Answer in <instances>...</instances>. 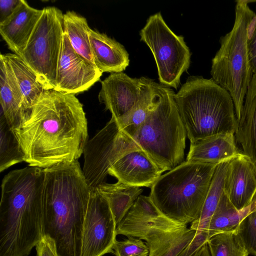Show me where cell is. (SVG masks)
<instances>
[{
  "instance_id": "cell-1",
  "label": "cell",
  "mask_w": 256,
  "mask_h": 256,
  "mask_svg": "<svg viewBox=\"0 0 256 256\" xmlns=\"http://www.w3.org/2000/svg\"><path fill=\"white\" fill-rule=\"evenodd\" d=\"M28 166L45 168L78 160L88 140L83 106L75 94L46 90L14 131Z\"/></svg>"
},
{
  "instance_id": "cell-2",
  "label": "cell",
  "mask_w": 256,
  "mask_h": 256,
  "mask_svg": "<svg viewBox=\"0 0 256 256\" xmlns=\"http://www.w3.org/2000/svg\"><path fill=\"white\" fill-rule=\"evenodd\" d=\"M43 237L54 244L58 256H81L82 237L90 194L78 162L44 168Z\"/></svg>"
},
{
  "instance_id": "cell-3",
  "label": "cell",
  "mask_w": 256,
  "mask_h": 256,
  "mask_svg": "<svg viewBox=\"0 0 256 256\" xmlns=\"http://www.w3.org/2000/svg\"><path fill=\"white\" fill-rule=\"evenodd\" d=\"M44 179V168L30 166L3 178L0 256H28L42 238Z\"/></svg>"
},
{
  "instance_id": "cell-4",
  "label": "cell",
  "mask_w": 256,
  "mask_h": 256,
  "mask_svg": "<svg viewBox=\"0 0 256 256\" xmlns=\"http://www.w3.org/2000/svg\"><path fill=\"white\" fill-rule=\"evenodd\" d=\"M174 100L190 142L236 132L238 122L232 98L212 78L189 77Z\"/></svg>"
},
{
  "instance_id": "cell-5",
  "label": "cell",
  "mask_w": 256,
  "mask_h": 256,
  "mask_svg": "<svg viewBox=\"0 0 256 256\" xmlns=\"http://www.w3.org/2000/svg\"><path fill=\"white\" fill-rule=\"evenodd\" d=\"M154 100L133 139L163 173L184 161L186 132L168 86L154 82Z\"/></svg>"
},
{
  "instance_id": "cell-6",
  "label": "cell",
  "mask_w": 256,
  "mask_h": 256,
  "mask_svg": "<svg viewBox=\"0 0 256 256\" xmlns=\"http://www.w3.org/2000/svg\"><path fill=\"white\" fill-rule=\"evenodd\" d=\"M217 164L184 161L162 174L150 197L166 216L187 225L199 217Z\"/></svg>"
},
{
  "instance_id": "cell-7",
  "label": "cell",
  "mask_w": 256,
  "mask_h": 256,
  "mask_svg": "<svg viewBox=\"0 0 256 256\" xmlns=\"http://www.w3.org/2000/svg\"><path fill=\"white\" fill-rule=\"evenodd\" d=\"M251 0H236L232 30L220 39V48L212 60V78L230 94L238 121L241 118L245 96L252 72L248 50V26L256 14Z\"/></svg>"
},
{
  "instance_id": "cell-8",
  "label": "cell",
  "mask_w": 256,
  "mask_h": 256,
  "mask_svg": "<svg viewBox=\"0 0 256 256\" xmlns=\"http://www.w3.org/2000/svg\"><path fill=\"white\" fill-rule=\"evenodd\" d=\"M63 14L55 6L42 8V13L19 56L36 74L46 90H54L61 52Z\"/></svg>"
},
{
  "instance_id": "cell-9",
  "label": "cell",
  "mask_w": 256,
  "mask_h": 256,
  "mask_svg": "<svg viewBox=\"0 0 256 256\" xmlns=\"http://www.w3.org/2000/svg\"><path fill=\"white\" fill-rule=\"evenodd\" d=\"M140 34L153 54L160 83L177 89L190 63L191 53L184 38L170 29L160 12L148 18Z\"/></svg>"
},
{
  "instance_id": "cell-10",
  "label": "cell",
  "mask_w": 256,
  "mask_h": 256,
  "mask_svg": "<svg viewBox=\"0 0 256 256\" xmlns=\"http://www.w3.org/2000/svg\"><path fill=\"white\" fill-rule=\"evenodd\" d=\"M136 150L142 149L112 118L102 129L87 141L84 148L82 170L90 190L104 182L110 169L120 158Z\"/></svg>"
},
{
  "instance_id": "cell-11",
  "label": "cell",
  "mask_w": 256,
  "mask_h": 256,
  "mask_svg": "<svg viewBox=\"0 0 256 256\" xmlns=\"http://www.w3.org/2000/svg\"><path fill=\"white\" fill-rule=\"evenodd\" d=\"M186 228L163 214L150 196L140 195L116 226V233L146 240L148 256H152Z\"/></svg>"
},
{
  "instance_id": "cell-12",
  "label": "cell",
  "mask_w": 256,
  "mask_h": 256,
  "mask_svg": "<svg viewBox=\"0 0 256 256\" xmlns=\"http://www.w3.org/2000/svg\"><path fill=\"white\" fill-rule=\"evenodd\" d=\"M116 224L106 199L90 191L84 222L81 256H103L113 251Z\"/></svg>"
},
{
  "instance_id": "cell-13",
  "label": "cell",
  "mask_w": 256,
  "mask_h": 256,
  "mask_svg": "<svg viewBox=\"0 0 256 256\" xmlns=\"http://www.w3.org/2000/svg\"><path fill=\"white\" fill-rule=\"evenodd\" d=\"M102 74L95 64L75 52L64 32L54 90L76 95L90 88Z\"/></svg>"
},
{
  "instance_id": "cell-14",
  "label": "cell",
  "mask_w": 256,
  "mask_h": 256,
  "mask_svg": "<svg viewBox=\"0 0 256 256\" xmlns=\"http://www.w3.org/2000/svg\"><path fill=\"white\" fill-rule=\"evenodd\" d=\"M147 78H132L121 72L112 73L101 82L100 102L119 120L126 116L139 100Z\"/></svg>"
},
{
  "instance_id": "cell-15",
  "label": "cell",
  "mask_w": 256,
  "mask_h": 256,
  "mask_svg": "<svg viewBox=\"0 0 256 256\" xmlns=\"http://www.w3.org/2000/svg\"><path fill=\"white\" fill-rule=\"evenodd\" d=\"M224 191L238 210L249 206L256 194V173L248 158L241 152L229 161Z\"/></svg>"
},
{
  "instance_id": "cell-16",
  "label": "cell",
  "mask_w": 256,
  "mask_h": 256,
  "mask_svg": "<svg viewBox=\"0 0 256 256\" xmlns=\"http://www.w3.org/2000/svg\"><path fill=\"white\" fill-rule=\"evenodd\" d=\"M162 173L142 150L127 153L108 171V174L116 178L118 181L140 188H151Z\"/></svg>"
},
{
  "instance_id": "cell-17",
  "label": "cell",
  "mask_w": 256,
  "mask_h": 256,
  "mask_svg": "<svg viewBox=\"0 0 256 256\" xmlns=\"http://www.w3.org/2000/svg\"><path fill=\"white\" fill-rule=\"evenodd\" d=\"M42 13V9L32 7L20 0L13 12L0 22V35L14 54H21Z\"/></svg>"
},
{
  "instance_id": "cell-18",
  "label": "cell",
  "mask_w": 256,
  "mask_h": 256,
  "mask_svg": "<svg viewBox=\"0 0 256 256\" xmlns=\"http://www.w3.org/2000/svg\"><path fill=\"white\" fill-rule=\"evenodd\" d=\"M88 34L94 62L98 70L112 74L126 69L129 56L122 44L96 30L90 28Z\"/></svg>"
},
{
  "instance_id": "cell-19",
  "label": "cell",
  "mask_w": 256,
  "mask_h": 256,
  "mask_svg": "<svg viewBox=\"0 0 256 256\" xmlns=\"http://www.w3.org/2000/svg\"><path fill=\"white\" fill-rule=\"evenodd\" d=\"M234 135L219 134L190 142L186 160L218 164L237 156Z\"/></svg>"
},
{
  "instance_id": "cell-20",
  "label": "cell",
  "mask_w": 256,
  "mask_h": 256,
  "mask_svg": "<svg viewBox=\"0 0 256 256\" xmlns=\"http://www.w3.org/2000/svg\"><path fill=\"white\" fill-rule=\"evenodd\" d=\"M0 111L13 131L22 125L28 116L20 90L10 70L0 58Z\"/></svg>"
},
{
  "instance_id": "cell-21",
  "label": "cell",
  "mask_w": 256,
  "mask_h": 256,
  "mask_svg": "<svg viewBox=\"0 0 256 256\" xmlns=\"http://www.w3.org/2000/svg\"><path fill=\"white\" fill-rule=\"evenodd\" d=\"M235 138L256 173V74H253L245 96Z\"/></svg>"
},
{
  "instance_id": "cell-22",
  "label": "cell",
  "mask_w": 256,
  "mask_h": 256,
  "mask_svg": "<svg viewBox=\"0 0 256 256\" xmlns=\"http://www.w3.org/2000/svg\"><path fill=\"white\" fill-rule=\"evenodd\" d=\"M10 70L21 93L24 108L28 114L46 90L38 81L33 70L18 55L14 53L0 54Z\"/></svg>"
},
{
  "instance_id": "cell-23",
  "label": "cell",
  "mask_w": 256,
  "mask_h": 256,
  "mask_svg": "<svg viewBox=\"0 0 256 256\" xmlns=\"http://www.w3.org/2000/svg\"><path fill=\"white\" fill-rule=\"evenodd\" d=\"M256 209V194L249 206L238 210L224 191L208 224V232L210 238L218 233L236 230L242 220Z\"/></svg>"
},
{
  "instance_id": "cell-24",
  "label": "cell",
  "mask_w": 256,
  "mask_h": 256,
  "mask_svg": "<svg viewBox=\"0 0 256 256\" xmlns=\"http://www.w3.org/2000/svg\"><path fill=\"white\" fill-rule=\"evenodd\" d=\"M96 188L108 200L116 226L143 192L140 187L119 181L114 184L104 182Z\"/></svg>"
},
{
  "instance_id": "cell-25",
  "label": "cell",
  "mask_w": 256,
  "mask_h": 256,
  "mask_svg": "<svg viewBox=\"0 0 256 256\" xmlns=\"http://www.w3.org/2000/svg\"><path fill=\"white\" fill-rule=\"evenodd\" d=\"M230 160L216 165L200 214L196 220L191 223L190 229L208 232L210 220L224 191L225 178Z\"/></svg>"
},
{
  "instance_id": "cell-26",
  "label": "cell",
  "mask_w": 256,
  "mask_h": 256,
  "mask_svg": "<svg viewBox=\"0 0 256 256\" xmlns=\"http://www.w3.org/2000/svg\"><path fill=\"white\" fill-rule=\"evenodd\" d=\"M64 32L75 52L90 62L94 64L90 50L86 19L74 11L63 14Z\"/></svg>"
},
{
  "instance_id": "cell-27",
  "label": "cell",
  "mask_w": 256,
  "mask_h": 256,
  "mask_svg": "<svg viewBox=\"0 0 256 256\" xmlns=\"http://www.w3.org/2000/svg\"><path fill=\"white\" fill-rule=\"evenodd\" d=\"M154 82L147 78L136 104L126 116L118 120H116L120 129L132 138L152 108L154 100Z\"/></svg>"
},
{
  "instance_id": "cell-28",
  "label": "cell",
  "mask_w": 256,
  "mask_h": 256,
  "mask_svg": "<svg viewBox=\"0 0 256 256\" xmlns=\"http://www.w3.org/2000/svg\"><path fill=\"white\" fill-rule=\"evenodd\" d=\"M22 162H24V156L17 137L0 111V172Z\"/></svg>"
},
{
  "instance_id": "cell-29",
  "label": "cell",
  "mask_w": 256,
  "mask_h": 256,
  "mask_svg": "<svg viewBox=\"0 0 256 256\" xmlns=\"http://www.w3.org/2000/svg\"><path fill=\"white\" fill-rule=\"evenodd\" d=\"M210 256H248L236 230L215 234L207 242Z\"/></svg>"
},
{
  "instance_id": "cell-30",
  "label": "cell",
  "mask_w": 256,
  "mask_h": 256,
  "mask_svg": "<svg viewBox=\"0 0 256 256\" xmlns=\"http://www.w3.org/2000/svg\"><path fill=\"white\" fill-rule=\"evenodd\" d=\"M236 232L248 254L256 256V209L242 220Z\"/></svg>"
},
{
  "instance_id": "cell-31",
  "label": "cell",
  "mask_w": 256,
  "mask_h": 256,
  "mask_svg": "<svg viewBox=\"0 0 256 256\" xmlns=\"http://www.w3.org/2000/svg\"><path fill=\"white\" fill-rule=\"evenodd\" d=\"M196 232L186 228L152 256H178L194 238Z\"/></svg>"
},
{
  "instance_id": "cell-32",
  "label": "cell",
  "mask_w": 256,
  "mask_h": 256,
  "mask_svg": "<svg viewBox=\"0 0 256 256\" xmlns=\"http://www.w3.org/2000/svg\"><path fill=\"white\" fill-rule=\"evenodd\" d=\"M112 252L116 256H148L149 249L140 239L128 237L122 241H116Z\"/></svg>"
},
{
  "instance_id": "cell-33",
  "label": "cell",
  "mask_w": 256,
  "mask_h": 256,
  "mask_svg": "<svg viewBox=\"0 0 256 256\" xmlns=\"http://www.w3.org/2000/svg\"><path fill=\"white\" fill-rule=\"evenodd\" d=\"M209 238L208 233L207 232L196 230L194 238L178 256H192L207 243Z\"/></svg>"
},
{
  "instance_id": "cell-34",
  "label": "cell",
  "mask_w": 256,
  "mask_h": 256,
  "mask_svg": "<svg viewBox=\"0 0 256 256\" xmlns=\"http://www.w3.org/2000/svg\"><path fill=\"white\" fill-rule=\"evenodd\" d=\"M37 256H58L54 244L49 238L43 237L36 246Z\"/></svg>"
},
{
  "instance_id": "cell-35",
  "label": "cell",
  "mask_w": 256,
  "mask_h": 256,
  "mask_svg": "<svg viewBox=\"0 0 256 256\" xmlns=\"http://www.w3.org/2000/svg\"><path fill=\"white\" fill-rule=\"evenodd\" d=\"M20 2V0H0V22L13 12Z\"/></svg>"
},
{
  "instance_id": "cell-36",
  "label": "cell",
  "mask_w": 256,
  "mask_h": 256,
  "mask_svg": "<svg viewBox=\"0 0 256 256\" xmlns=\"http://www.w3.org/2000/svg\"><path fill=\"white\" fill-rule=\"evenodd\" d=\"M248 50L252 74H256V27L250 40H248Z\"/></svg>"
},
{
  "instance_id": "cell-37",
  "label": "cell",
  "mask_w": 256,
  "mask_h": 256,
  "mask_svg": "<svg viewBox=\"0 0 256 256\" xmlns=\"http://www.w3.org/2000/svg\"><path fill=\"white\" fill-rule=\"evenodd\" d=\"M256 27V14H255L250 21L248 26V40H250L255 30Z\"/></svg>"
},
{
  "instance_id": "cell-38",
  "label": "cell",
  "mask_w": 256,
  "mask_h": 256,
  "mask_svg": "<svg viewBox=\"0 0 256 256\" xmlns=\"http://www.w3.org/2000/svg\"><path fill=\"white\" fill-rule=\"evenodd\" d=\"M192 256H210L208 244H204Z\"/></svg>"
}]
</instances>
